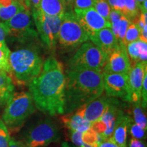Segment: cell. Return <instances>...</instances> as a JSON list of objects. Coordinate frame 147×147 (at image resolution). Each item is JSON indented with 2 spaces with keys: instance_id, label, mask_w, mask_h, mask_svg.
<instances>
[{
  "instance_id": "cell-18",
  "label": "cell",
  "mask_w": 147,
  "mask_h": 147,
  "mask_svg": "<svg viewBox=\"0 0 147 147\" xmlns=\"http://www.w3.org/2000/svg\"><path fill=\"white\" fill-rule=\"evenodd\" d=\"M132 123V119L127 115H123L119 117L114 129L113 135L110 140L119 147H127V131Z\"/></svg>"
},
{
  "instance_id": "cell-43",
  "label": "cell",
  "mask_w": 147,
  "mask_h": 147,
  "mask_svg": "<svg viewBox=\"0 0 147 147\" xmlns=\"http://www.w3.org/2000/svg\"><path fill=\"white\" fill-rule=\"evenodd\" d=\"M145 1H147V0H135V1L137 3V4H138V8Z\"/></svg>"
},
{
  "instance_id": "cell-34",
  "label": "cell",
  "mask_w": 147,
  "mask_h": 147,
  "mask_svg": "<svg viewBox=\"0 0 147 147\" xmlns=\"http://www.w3.org/2000/svg\"><path fill=\"white\" fill-rule=\"evenodd\" d=\"M94 0H74L73 3V10H84L93 7Z\"/></svg>"
},
{
  "instance_id": "cell-23",
  "label": "cell",
  "mask_w": 147,
  "mask_h": 147,
  "mask_svg": "<svg viewBox=\"0 0 147 147\" xmlns=\"http://www.w3.org/2000/svg\"><path fill=\"white\" fill-rule=\"evenodd\" d=\"M14 85L13 80L8 74L0 71V106L6 104L13 94Z\"/></svg>"
},
{
  "instance_id": "cell-42",
  "label": "cell",
  "mask_w": 147,
  "mask_h": 147,
  "mask_svg": "<svg viewBox=\"0 0 147 147\" xmlns=\"http://www.w3.org/2000/svg\"><path fill=\"white\" fill-rule=\"evenodd\" d=\"M62 1L65 4L66 8H69L71 9H73V3L74 0H62Z\"/></svg>"
},
{
  "instance_id": "cell-39",
  "label": "cell",
  "mask_w": 147,
  "mask_h": 147,
  "mask_svg": "<svg viewBox=\"0 0 147 147\" xmlns=\"http://www.w3.org/2000/svg\"><path fill=\"white\" fill-rule=\"evenodd\" d=\"M98 147H119L117 144L112 142L110 140H104L100 144H99Z\"/></svg>"
},
{
  "instance_id": "cell-44",
  "label": "cell",
  "mask_w": 147,
  "mask_h": 147,
  "mask_svg": "<svg viewBox=\"0 0 147 147\" xmlns=\"http://www.w3.org/2000/svg\"><path fill=\"white\" fill-rule=\"evenodd\" d=\"M61 147H72V146H71L70 145H69L68 144H67V143L63 142L61 145Z\"/></svg>"
},
{
  "instance_id": "cell-25",
  "label": "cell",
  "mask_w": 147,
  "mask_h": 147,
  "mask_svg": "<svg viewBox=\"0 0 147 147\" xmlns=\"http://www.w3.org/2000/svg\"><path fill=\"white\" fill-rule=\"evenodd\" d=\"M140 29L137 24L131 22L127 29L123 45L127 46L131 42L136 41L140 39Z\"/></svg>"
},
{
  "instance_id": "cell-14",
  "label": "cell",
  "mask_w": 147,
  "mask_h": 147,
  "mask_svg": "<svg viewBox=\"0 0 147 147\" xmlns=\"http://www.w3.org/2000/svg\"><path fill=\"white\" fill-rule=\"evenodd\" d=\"M115 100L116 97L102 95L92 102L80 106L76 110V113L93 123L100 119L108 106Z\"/></svg>"
},
{
  "instance_id": "cell-3",
  "label": "cell",
  "mask_w": 147,
  "mask_h": 147,
  "mask_svg": "<svg viewBox=\"0 0 147 147\" xmlns=\"http://www.w3.org/2000/svg\"><path fill=\"white\" fill-rule=\"evenodd\" d=\"M11 78L18 85H28L41 72L43 60L36 50L21 49L10 53Z\"/></svg>"
},
{
  "instance_id": "cell-6",
  "label": "cell",
  "mask_w": 147,
  "mask_h": 147,
  "mask_svg": "<svg viewBox=\"0 0 147 147\" xmlns=\"http://www.w3.org/2000/svg\"><path fill=\"white\" fill-rule=\"evenodd\" d=\"M89 40V36L82 28L74 12H65L61 18L58 43L61 49L72 51Z\"/></svg>"
},
{
  "instance_id": "cell-30",
  "label": "cell",
  "mask_w": 147,
  "mask_h": 147,
  "mask_svg": "<svg viewBox=\"0 0 147 147\" xmlns=\"http://www.w3.org/2000/svg\"><path fill=\"white\" fill-rule=\"evenodd\" d=\"M110 9L120 12L127 17V9L124 0H106Z\"/></svg>"
},
{
  "instance_id": "cell-12",
  "label": "cell",
  "mask_w": 147,
  "mask_h": 147,
  "mask_svg": "<svg viewBox=\"0 0 147 147\" xmlns=\"http://www.w3.org/2000/svg\"><path fill=\"white\" fill-rule=\"evenodd\" d=\"M147 74L146 62H138L131 66L128 73L127 102H140L141 91L144 76Z\"/></svg>"
},
{
  "instance_id": "cell-32",
  "label": "cell",
  "mask_w": 147,
  "mask_h": 147,
  "mask_svg": "<svg viewBox=\"0 0 147 147\" xmlns=\"http://www.w3.org/2000/svg\"><path fill=\"white\" fill-rule=\"evenodd\" d=\"M130 133L134 138L138 140H144L146 138V130L138 125L136 123H131L130 125Z\"/></svg>"
},
{
  "instance_id": "cell-29",
  "label": "cell",
  "mask_w": 147,
  "mask_h": 147,
  "mask_svg": "<svg viewBox=\"0 0 147 147\" xmlns=\"http://www.w3.org/2000/svg\"><path fill=\"white\" fill-rule=\"evenodd\" d=\"M10 138L7 127L0 119V147H8Z\"/></svg>"
},
{
  "instance_id": "cell-21",
  "label": "cell",
  "mask_w": 147,
  "mask_h": 147,
  "mask_svg": "<svg viewBox=\"0 0 147 147\" xmlns=\"http://www.w3.org/2000/svg\"><path fill=\"white\" fill-rule=\"evenodd\" d=\"M39 9L44 14L51 16H63L66 12L62 0H40Z\"/></svg>"
},
{
  "instance_id": "cell-9",
  "label": "cell",
  "mask_w": 147,
  "mask_h": 147,
  "mask_svg": "<svg viewBox=\"0 0 147 147\" xmlns=\"http://www.w3.org/2000/svg\"><path fill=\"white\" fill-rule=\"evenodd\" d=\"M60 132L56 124L49 119L40 121L29 130L24 140L26 147H44L57 142Z\"/></svg>"
},
{
  "instance_id": "cell-31",
  "label": "cell",
  "mask_w": 147,
  "mask_h": 147,
  "mask_svg": "<svg viewBox=\"0 0 147 147\" xmlns=\"http://www.w3.org/2000/svg\"><path fill=\"white\" fill-rule=\"evenodd\" d=\"M0 71H4L11 77V69L9 63V55L0 49Z\"/></svg>"
},
{
  "instance_id": "cell-5",
  "label": "cell",
  "mask_w": 147,
  "mask_h": 147,
  "mask_svg": "<svg viewBox=\"0 0 147 147\" xmlns=\"http://www.w3.org/2000/svg\"><path fill=\"white\" fill-rule=\"evenodd\" d=\"M107 56L92 42H85L69 60L71 70H93L102 72Z\"/></svg>"
},
{
  "instance_id": "cell-7",
  "label": "cell",
  "mask_w": 147,
  "mask_h": 147,
  "mask_svg": "<svg viewBox=\"0 0 147 147\" xmlns=\"http://www.w3.org/2000/svg\"><path fill=\"white\" fill-rule=\"evenodd\" d=\"M3 23L6 36L19 42L23 43L38 36L33 26L30 11L22 10Z\"/></svg>"
},
{
  "instance_id": "cell-27",
  "label": "cell",
  "mask_w": 147,
  "mask_h": 147,
  "mask_svg": "<svg viewBox=\"0 0 147 147\" xmlns=\"http://www.w3.org/2000/svg\"><path fill=\"white\" fill-rule=\"evenodd\" d=\"M93 8L104 19L109 22V15L111 9L106 0H94Z\"/></svg>"
},
{
  "instance_id": "cell-11",
  "label": "cell",
  "mask_w": 147,
  "mask_h": 147,
  "mask_svg": "<svg viewBox=\"0 0 147 147\" xmlns=\"http://www.w3.org/2000/svg\"><path fill=\"white\" fill-rule=\"evenodd\" d=\"M74 14L88 36L101 29L110 27V23L97 12L93 7L84 10L74 9Z\"/></svg>"
},
{
  "instance_id": "cell-2",
  "label": "cell",
  "mask_w": 147,
  "mask_h": 147,
  "mask_svg": "<svg viewBox=\"0 0 147 147\" xmlns=\"http://www.w3.org/2000/svg\"><path fill=\"white\" fill-rule=\"evenodd\" d=\"M102 72L67 69L65 75L64 114L73 113L104 93Z\"/></svg>"
},
{
  "instance_id": "cell-10",
  "label": "cell",
  "mask_w": 147,
  "mask_h": 147,
  "mask_svg": "<svg viewBox=\"0 0 147 147\" xmlns=\"http://www.w3.org/2000/svg\"><path fill=\"white\" fill-rule=\"evenodd\" d=\"M103 85L108 96L121 97L125 100L128 97V74L102 72Z\"/></svg>"
},
{
  "instance_id": "cell-40",
  "label": "cell",
  "mask_w": 147,
  "mask_h": 147,
  "mask_svg": "<svg viewBox=\"0 0 147 147\" xmlns=\"http://www.w3.org/2000/svg\"><path fill=\"white\" fill-rule=\"evenodd\" d=\"M18 2L21 4L25 10L27 11H30L32 8L30 0H17Z\"/></svg>"
},
{
  "instance_id": "cell-15",
  "label": "cell",
  "mask_w": 147,
  "mask_h": 147,
  "mask_svg": "<svg viewBox=\"0 0 147 147\" xmlns=\"http://www.w3.org/2000/svg\"><path fill=\"white\" fill-rule=\"evenodd\" d=\"M89 40L100 49L106 56L119 45L110 27H106L91 35Z\"/></svg>"
},
{
  "instance_id": "cell-22",
  "label": "cell",
  "mask_w": 147,
  "mask_h": 147,
  "mask_svg": "<svg viewBox=\"0 0 147 147\" xmlns=\"http://www.w3.org/2000/svg\"><path fill=\"white\" fill-rule=\"evenodd\" d=\"M23 10L17 0H0V19L3 22L8 21Z\"/></svg>"
},
{
  "instance_id": "cell-26",
  "label": "cell",
  "mask_w": 147,
  "mask_h": 147,
  "mask_svg": "<svg viewBox=\"0 0 147 147\" xmlns=\"http://www.w3.org/2000/svg\"><path fill=\"white\" fill-rule=\"evenodd\" d=\"M82 141L83 144H89L93 147H98L102 139L98 134L90 128L87 131L82 132Z\"/></svg>"
},
{
  "instance_id": "cell-36",
  "label": "cell",
  "mask_w": 147,
  "mask_h": 147,
  "mask_svg": "<svg viewBox=\"0 0 147 147\" xmlns=\"http://www.w3.org/2000/svg\"><path fill=\"white\" fill-rule=\"evenodd\" d=\"M71 132V140L72 142L77 147H82V131H70Z\"/></svg>"
},
{
  "instance_id": "cell-35",
  "label": "cell",
  "mask_w": 147,
  "mask_h": 147,
  "mask_svg": "<svg viewBox=\"0 0 147 147\" xmlns=\"http://www.w3.org/2000/svg\"><path fill=\"white\" fill-rule=\"evenodd\" d=\"M147 74L144 76L143 80L142 91H141L140 104L142 108L146 109L147 105Z\"/></svg>"
},
{
  "instance_id": "cell-19",
  "label": "cell",
  "mask_w": 147,
  "mask_h": 147,
  "mask_svg": "<svg viewBox=\"0 0 147 147\" xmlns=\"http://www.w3.org/2000/svg\"><path fill=\"white\" fill-rule=\"evenodd\" d=\"M62 123L70 131H85L91 127V123L85 120L78 114L72 113L65 114L61 117Z\"/></svg>"
},
{
  "instance_id": "cell-4",
  "label": "cell",
  "mask_w": 147,
  "mask_h": 147,
  "mask_svg": "<svg viewBox=\"0 0 147 147\" xmlns=\"http://www.w3.org/2000/svg\"><path fill=\"white\" fill-rule=\"evenodd\" d=\"M36 110L34 101L27 92H15L7 101L2 119L5 126L17 130Z\"/></svg>"
},
{
  "instance_id": "cell-17",
  "label": "cell",
  "mask_w": 147,
  "mask_h": 147,
  "mask_svg": "<svg viewBox=\"0 0 147 147\" xmlns=\"http://www.w3.org/2000/svg\"><path fill=\"white\" fill-rule=\"evenodd\" d=\"M119 102L117 99H116L111 104L108 106L107 109L100 117V120L105 123L107 126V129H106L103 140H109L111 138L117 121L119 117L124 114L123 110L119 108Z\"/></svg>"
},
{
  "instance_id": "cell-8",
  "label": "cell",
  "mask_w": 147,
  "mask_h": 147,
  "mask_svg": "<svg viewBox=\"0 0 147 147\" xmlns=\"http://www.w3.org/2000/svg\"><path fill=\"white\" fill-rule=\"evenodd\" d=\"M32 16L41 40L49 49H53L57 43L62 16H48L40 9H32Z\"/></svg>"
},
{
  "instance_id": "cell-1",
  "label": "cell",
  "mask_w": 147,
  "mask_h": 147,
  "mask_svg": "<svg viewBox=\"0 0 147 147\" xmlns=\"http://www.w3.org/2000/svg\"><path fill=\"white\" fill-rule=\"evenodd\" d=\"M28 86L38 110L50 116L64 114L65 75L61 62L49 57L43 63L40 74Z\"/></svg>"
},
{
  "instance_id": "cell-37",
  "label": "cell",
  "mask_w": 147,
  "mask_h": 147,
  "mask_svg": "<svg viewBox=\"0 0 147 147\" xmlns=\"http://www.w3.org/2000/svg\"><path fill=\"white\" fill-rule=\"evenodd\" d=\"M129 147H146V144L141 140L132 138L129 143Z\"/></svg>"
},
{
  "instance_id": "cell-28",
  "label": "cell",
  "mask_w": 147,
  "mask_h": 147,
  "mask_svg": "<svg viewBox=\"0 0 147 147\" xmlns=\"http://www.w3.org/2000/svg\"><path fill=\"white\" fill-rule=\"evenodd\" d=\"M127 9V17L132 21L137 16L139 15L140 11L139 10L137 3L135 0H124Z\"/></svg>"
},
{
  "instance_id": "cell-41",
  "label": "cell",
  "mask_w": 147,
  "mask_h": 147,
  "mask_svg": "<svg viewBox=\"0 0 147 147\" xmlns=\"http://www.w3.org/2000/svg\"><path fill=\"white\" fill-rule=\"evenodd\" d=\"M31 5H32V9L38 10L40 8V0H30Z\"/></svg>"
},
{
  "instance_id": "cell-38",
  "label": "cell",
  "mask_w": 147,
  "mask_h": 147,
  "mask_svg": "<svg viewBox=\"0 0 147 147\" xmlns=\"http://www.w3.org/2000/svg\"><path fill=\"white\" fill-rule=\"evenodd\" d=\"M8 147H26L25 145L24 144L23 142L21 141H18L13 138H10V142H9Z\"/></svg>"
},
{
  "instance_id": "cell-33",
  "label": "cell",
  "mask_w": 147,
  "mask_h": 147,
  "mask_svg": "<svg viewBox=\"0 0 147 147\" xmlns=\"http://www.w3.org/2000/svg\"><path fill=\"white\" fill-rule=\"evenodd\" d=\"M5 37H6V33L3 26V22L0 21V49L4 52L5 54H7L10 56V51L8 49V46L6 45L5 42Z\"/></svg>"
},
{
  "instance_id": "cell-24",
  "label": "cell",
  "mask_w": 147,
  "mask_h": 147,
  "mask_svg": "<svg viewBox=\"0 0 147 147\" xmlns=\"http://www.w3.org/2000/svg\"><path fill=\"white\" fill-rule=\"evenodd\" d=\"M140 102L134 103L133 107V115L134 123L146 130L147 129V120L146 116L145 115Z\"/></svg>"
},
{
  "instance_id": "cell-16",
  "label": "cell",
  "mask_w": 147,
  "mask_h": 147,
  "mask_svg": "<svg viewBox=\"0 0 147 147\" xmlns=\"http://www.w3.org/2000/svg\"><path fill=\"white\" fill-rule=\"evenodd\" d=\"M110 29L119 45H123L126 31L131 21L123 14L114 10H110L109 15Z\"/></svg>"
},
{
  "instance_id": "cell-13",
  "label": "cell",
  "mask_w": 147,
  "mask_h": 147,
  "mask_svg": "<svg viewBox=\"0 0 147 147\" xmlns=\"http://www.w3.org/2000/svg\"><path fill=\"white\" fill-rule=\"evenodd\" d=\"M131 68L126 46L119 45L106 58L102 72L128 74Z\"/></svg>"
},
{
  "instance_id": "cell-20",
  "label": "cell",
  "mask_w": 147,
  "mask_h": 147,
  "mask_svg": "<svg viewBox=\"0 0 147 147\" xmlns=\"http://www.w3.org/2000/svg\"><path fill=\"white\" fill-rule=\"evenodd\" d=\"M131 66L138 62H147V42L136 40L126 46Z\"/></svg>"
}]
</instances>
